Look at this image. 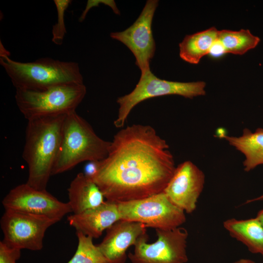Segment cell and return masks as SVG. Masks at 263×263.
<instances>
[{"mask_svg":"<svg viewBox=\"0 0 263 263\" xmlns=\"http://www.w3.org/2000/svg\"><path fill=\"white\" fill-rule=\"evenodd\" d=\"M176 167L169 145L154 128L132 124L114 135L93 180L106 201L119 203L163 192Z\"/></svg>","mask_w":263,"mask_h":263,"instance_id":"obj_1","label":"cell"},{"mask_svg":"<svg viewBox=\"0 0 263 263\" xmlns=\"http://www.w3.org/2000/svg\"><path fill=\"white\" fill-rule=\"evenodd\" d=\"M66 115L28 120L22 156L28 168L26 183L35 189L46 190L59 150Z\"/></svg>","mask_w":263,"mask_h":263,"instance_id":"obj_2","label":"cell"},{"mask_svg":"<svg viewBox=\"0 0 263 263\" xmlns=\"http://www.w3.org/2000/svg\"><path fill=\"white\" fill-rule=\"evenodd\" d=\"M9 53L1 44L0 64L16 90H43L61 85L84 83L75 62L42 57L22 62L10 58Z\"/></svg>","mask_w":263,"mask_h":263,"instance_id":"obj_3","label":"cell"},{"mask_svg":"<svg viewBox=\"0 0 263 263\" xmlns=\"http://www.w3.org/2000/svg\"><path fill=\"white\" fill-rule=\"evenodd\" d=\"M110 145V141L98 136L91 126L76 111L67 114L52 175L69 170L83 162L105 159Z\"/></svg>","mask_w":263,"mask_h":263,"instance_id":"obj_4","label":"cell"},{"mask_svg":"<svg viewBox=\"0 0 263 263\" xmlns=\"http://www.w3.org/2000/svg\"><path fill=\"white\" fill-rule=\"evenodd\" d=\"M86 94L84 83H72L43 90L17 89L15 100L20 112L29 120L75 111Z\"/></svg>","mask_w":263,"mask_h":263,"instance_id":"obj_5","label":"cell"},{"mask_svg":"<svg viewBox=\"0 0 263 263\" xmlns=\"http://www.w3.org/2000/svg\"><path fill=\"white\" fill-rule=\"evenodd\" d=\"M206 83L203 81L183 82L161 79L150 70L141 74L134 89L118 97L117 118L113 124L117 128L124 127L132 110L139 103L149 98L169 95H178L192 99L206 94Z\"/></svg>","mask_w":263,"mask_h":263,"instance_id":"obj_6","label":"cell"},{"mask_svg":"<svg viewBox=\"0 0 263 263\" xmlns=\"http://www.w3.org/2000/svg\"><path fill=\"white\" fill-rule=\"evenodd\" d=\"M117 205L120 220L140 223L146 228L171 229L186 221L185 211L173 204L163 191Z\"/></svg>","mask_w":263,"mask_h":263,"instance_id":"obj_7","label":"cell"},{"mask_svg":"<svg viewBox=\"0 0 263 263\" xmlns=\"http://www.w3.org/2000/svg\"><path fill=\"white\" fill-rule=\"evenodd\" d=\"M157 239L148 243L147 233L142 236L128 254L132 263H187V230L181 226L155 229Z\"/></svg>","mask_w":263,"mask_h":263,"instance_id":"obj_8","label":"cell"},{"mask_svg":"<svg viewBox=\"0 0 263 263\" xmlns=\"http://www.w3.org/2000/svg\"><path fill=\"white\" fill-rule=\"evenodd\" d=\"M59 221L44 216L5 209L0 219L2 241L21 250H40L46 230Z\"/></svg>","mask_w":263,"mask_h":263,"instance_id":"obj_9","label":"cell"},{"mask_svg":"<svg viewBox=\"0 0 263 263\" xmlns=\"http://www.w3.org/2000/svg\"><path fill=\"white\" fill-rule=\"evenodd\" d=\"M158 4L157 0H148L140 15L130 27L110 34L111 38L123 43L132 53L141 74L150 70V61L155 54L151 25Z\"/></svg>","mask_w":263,"mask_h":263,"instance_id":"obj_10","label":"cell"},{"mask_svg":"<svg viewBox=\"0 0 263 263\" xmlns=\"http://www.w3.org/2000/svg\"><path fill=\"white\" fill-rule=\"evenodd\" d=\"M2 204L5 209L44 216L59 221L72 212L68 202L60 201L46 190L35 189L26 183L11 189L3 199Z\"/></svg>","mask_w":263,"mask_h":263,"instance_id":"obj_11","label":"cell"},{"mask_svg":"<svg viewBox=\"0 0 263 263\" xmlns=\"http://www.w3.org/2000/svg\"><path fill=\"white\" fill-rule=\"evenodd\" d=\"M205 182L203 171L191 161H186L176 167L163 192L173 204L190 214L196 209Z\"/></svg>","mask_w":263,"mask_h":263,"instance_id":"obj_12","label":"cell"},{"mask_svg":"<svg viewBox=\"0 0 263 263\" xmlns=\"http://www.w3.org/2000/svg\"><path fill=\"white\" fill-rule=\"evenodd\" d=\"M146 233L143 224L120 220L106 230L105 236L97 245L109 263H125L127 250Z\"/></svg>","mask_w":263,"mask_h":263,"instance_id":"obj_13","label":"cell"},{"mask_svg":"<svg viewBox=\"0 0 263 263\" xmlns=\"http://www.w3.org/2000/svg\"><path fill=\"white\" fill-rule=\"evenodd\" d=\"M120 220L117 203L106 201L101 205L87 209L67 218L69 225L76 232L93 239L100 237L103 232Z\"/></svg>","mask_w":263,"mask_h":263,"instance_id":"obj_14","label":"cell"},{"mask_svg":"<svg viewBox=\"0 0 263 263\" xmlns=\"http://www.w3.org/2000/svg\"><path fill=\"white\" fill-rule=\"evenodd\" d=\"M68 202L73 214L97 207L106 201L102 191L91 179L82 172L78 173L68 189Z\"/></svg>","mask_w":263,"mask_h":263,"instance_id":"obj_15","label":"cell"},{"mask_svg":"<svg viewBox=\"0 0 263 263\" xmlns=\"http://www.w3.org/2000/svg\"><path fill=\"white\" fill-rule=\"evenodd\" d=\"M229 144L244 154V169L249 172L263 165V128H258L252 132L244 128L240 136L219 134Z\"/></svg>","mask_w":263,"mask_h":263,"instance_id":"obj_16","label":"cell"},{"mask_svg":"<svg viewBox=\"0 0 263 263\" xmlns=\"http://www.w3.org/2000/svg\"><path fill=\"white\" fill-rule=\"evenodd\" d=\"M223 226L252 253L263 256V227L256 217L245 220L228 219L224 222Z\"/></svg>","mask_w":263,"mask_h":263,"instance_id":"obj_17","label":"cell"},{"mask_svg":"<svg viewBox=\"0 0 263 263\" xmlns=\"http://www.w3.org/2000/svg\"><path fill=\"white\" fill-rule=\"evenodd\" d=\"M219 30L215 27L187 35L179 43V56L183 60L197 64L205 56L208 55L218 40Z\"/></svg>","mask_w":263,"mask_h":263,"instance_id":"obj_18","label":"cell"},{"mask_svg":"<svg viewBox=\"0 0 263 263\" xmlns=\"http://www.w3.org/2000/svg\"><path fill=\"white\" fill-rule=\"evenodd\" d=\"M218 41L222 46L225 54L242 55L255 48L259 43L260 38L248 29H224L219 30Z\"/></svg>","mask_w":263,"mask_h":263,"instance_id":"obj_19","label":"cell"},{"mask_svg":"<svg viewBox=\"0 0 263 263\" xmlns=\"http://www.w3.org/2000/svg\"><path fill=\"white\" fill-rule=\"evenodd\" d=\"M78 239L76 250L68 263H109L93 239L76 232Z\"/></svg>","mask_w":263,"mask_h":263,"instance_id":"obj_20","label":"cell"},{"mask_svg":"<svg viewBox=\"0 0 263 263\" xmlns=\"http://www.w3.org/2000/svg\"><path fill=\"white\" fill-rule=\"evenodd\" d=\"M54 2L57 11V21L52 27V41L56 45H61L67 33L64 20L65 13L72 0H54Z\"/></svg>","mask_w":263,"mask_h":263,"instance_id":"obj_21","label":"cell"},{"mask_svg":"<svg viewBox=\"0 0 263 263\" xmlns=\"http://www.w3.org/2000/svg\"><path fill=\"white\" fill-rule=\"evenodd\" d=\"M21 249L11 247L0 242V263H16L21 255Z\"/></svg>","mask_w":263,"mask_h":263,"instance_id":"obj_22","label":"cell"},{"mask_svg":"<svg viewBox=\"0 0 263 263\" xmlns=\"http://www.w3.org/2000/svg\"><path fill=\"white\" fill-rule=\"evenodd\" d=\"M100 161H89L85 164L83 172L84 175L91 179H93L96 174L99 166Z\"/></svg>","mask_w":263,"mask_h":263,"instance_id":"obj_23","label":"cell"},{"mask_svg":"<svg viewBox=\"0 0 263 263\" xmlns=\"http://www.w3.org/2000/svg\"><path fill=\"white\" fill-rule=\"evenodd\" d=\"M224 54H225L224 49L221 44L217 40L212 46L209 54L212 57H217Z\"/></svg>","mask_w":263,"mask_h":263,"instance_id":"obj_24","label":"cell"},{"mask_svg":"<svg viewBox=\"0 0 263 263\" xmlns=\"http://www.w3.org/2000/svg\"><path fill=\"white\" fill-rule=\"evenodd\" d=\"M256 218L258 219L263 227V208L258 212Z\"/></svg>","mask_w":263,"mask_h":263,"instance_id":"obj_25","label":"cell"},{"mask_svg":"<svg viewBox=\"0 0 263 263\" xmlns=\"http://www.w3.org/2000/svg\"><path fill=\"white\" fill-rule=\"evenodd\" d=\"M233 263H256L254 261L248 259H241Z\"/></svg>","mask_w":263,"mask_h":263,"instance_id":"obj_26","label":"cell"},{"mask_svg":"<svg viewBox=\"0 0 263 263\" xmlns=\"http://www.w3.org/2000/svg\"><path fill=\"white\" fill-rule=\"evenodd\" d=\"M263 200V194L257 198L251 199L250 200H248L246 202V203H249L254 202L255 201H260V200Z\"/></svg>","mask_w":263,"mask_h":263,"instance_id":"obj_27","label":"cell"},{"mask_svg":"<svg viewBox=\"0 0 263 263\" xmlns=\"http://www.w3.org/2000/svg\"></svg>","mask_w":263,"mask_h":263,"instance_id":"obj_28","label":"cell"}]
</instances>
